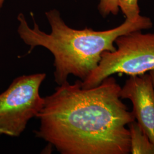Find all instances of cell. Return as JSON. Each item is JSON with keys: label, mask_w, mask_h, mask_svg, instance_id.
Segmentation results:
<instances>
[{"label": "cell", "mask_w": 154, "mask_h": 154, "mask_svg": "<svg viewBox=\"0 0 154 154\" xmlns=\"http://www.w3.org/2000/svg\"><path fill=\"white\" fill-rule=\"evenodd\" d=\"M121 90L112 76L91 88H83L79 80L58 85L44 98L35 136L62 154H130L126 126L135 118Z\"/></svg>", "instance_id": "6da1fadb"}, {"label": "cell", "mask_w": 154, "mask_h": 154, "mask_svg": "<svg viewBox=\"0 0 154 154\" xmlns=\"http://www.w3.org/2000/svg\"><path fill=\"white\" fill-rule=\"evenodd\" d=\"M51 32L42 31L35 21L29 26L22 13L17 17V32L23 42L34 48L41 46L49 50L54 56L55 82L61 85L67 81L70 75L83 81L98 66L102 54L116 50V39L122 35L152 28V22L147 17L140 14L135 18H126L119 26L109 30L96 31L91 28L75 29L69 27L57 9L45 13Z\"/></svg>", "instance_id": "7a4b0ae2"}, {"label": "cell", "mask_w": 154, "mask_h": 154, "mask_svg": "<svg viewBox=\"0 0 154 154\" xmlns=\"http://www.w3.org/2000/svg\"><path fill=\"white\" fill-rule=\"evenodd\" d=\"M137 30L116 39V50L102 54L98 66L83 81V88L99 85L115 74L138 75L154 70V32Z\"/></svg>", "instance_id": "3957f363"}, {"label": "cell", "mask_w": 154, "mask_h": 154, "mask_svg": "<svg viewBox=\"0 0 154 154\" xmlns=\"http://www.w3.org/2000/svg\"><path fill=\"white\" fill-rule=\"evenodd\" d=\"M46 77L45 73L20 76L0 94V135L20 136L29 121L38 115L45 101L39 88Z\"/></svg>", "instance_id": "277c9868"}, {"label": "cell", "mask_w": 154, "mask_h": 154, "mask_svg": "<svg viewBox=\"0 0 154 154\" xmlns=\"http://www.w3.org/2000/svg\"><path fill=\"white\" fill-rule=\"evenodd\" d=\"M120 95L131 101L135 119L154 144V85L150 74L130 76Z\"/></svg>", "instance_id": "5b68a950"}, {"label": "cell", "mask_w": 154, "mask_h": 154, "mask_svg": "<svg viewBox=\"0 0 154 154\" xmlns=\"http://www.w3.org/2000/svg\"><path fill=\"white\" fill-rule=\"evenodd\" d=\"M130 136V153L132 154H154V144L143 132L135 121L128 125Z\"/></svg>", "instance_id": "8992f818"}, {"label": "cell", "mask_w": 154, "mask_h": 154, "mask_svg": "<svg viewBox=\"0 0 154 154\" xmlns=\"http://www.w3.org/2000/svg\"><path fill=\"white\" fill-rule=\"evenodd\" d=\"M119 6L126 18H135L140 15L138 0H119Z\"/></svg>", "instance_id": "52a82bcc"}, {"label": "cell", "mask_w": 154, "mask_h": 154, "mask_svg": "<svg viewBox=\"0 0 154 154\" xmlns=\"http://www.w3.org/2000/svg\"><path fill=\"white\" fill-rule=\"evenodd\" d=\"M119 10V0H99L98 11L103 17L116 15Z\"/></svg>", "instance_id": "ba28073f"}, {"label": "cell", "mask_w": 154, "mask_h": 154, "mask_svg": "<svg viewBox=\"0 0 154 154\" xmlns=\"http://www.w3.org/2000/svg\"><path fill=\"white\" fill-rule=\"evenodd\" d=\"M149 74H150V75H151V78H152V82H153L154 85V70H152L150 71V72H149Z\"/></svg>", "instance_id": "9c48e42d"}, {"label": "cell", "mask_w": 154, "mask_h": 154, "mask_svg": "<svg viewBox=\"0 0 154 154\" xmlns=\"http://www.w3.org/2000/svg\"><path fill=\"white\" fill-rule=\"evenodd\" d=\"M5 1V0H0V11H1V9L2 6H3L4 2Z\"/></svg>", "instance_id": "30bf717a"}]
</instances>
